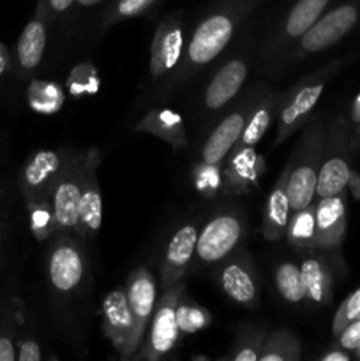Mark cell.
<instances>
[{"label": "cell", "instance_id": "1", "mask_svg": "<svg viewBox=\"0 0 360 361\" xmlns=\"http://www.w3.org/2000/svg\"><path fill=\"white\" fill-rule=\"evenodd\" d=\"M246 7H249V0H232L198 25L187 46V60L191 66H207L228 46Z\"/></svg>", "mask_w": 360, "mask_h": 361}, {"label": "cell", "instance_id": "2", "mask_svg": "<svg viewBox=\"0 0 360 361\" xmlns=\"http://www.w3.org/2000/svg\"><path fill=\"white\" fill-rule=\"evenodd\" d=\"M94 166H97V154L95 152H88L85 155H73L69 164L66 166L62 175L56 180L49 200H52L53 212H55L59 231L78 229L85 178Z\"/></svg>", "mask_w": 360, "mask_h": 361}, {"label": "cell", "instance_id": "3", "mask_svg": "<svg viewBox=\"0 0 360 361\" xmlns=\"http://www.w3.org/2000/svg\"><path fill=\"white\" fill-rule=\"evenodd\" d=\"M184 286L175 284L164 289L159 303H155L152 328L147 342L138 356L143 360H159L168 355L179 341V324H176V305L182 298Z\"/></svg>", "mask_w": 360, "mask_h": 361}, {"label": "cell", "instance_id": "4", "mask_svg": "<svg viewBox=\"0 0 360 361\" xmlns=\"http://www.w3.org/2000/svg\"><path fill=\"white\" fill-rule=\"evenodd\" d=\"M71 157L73 154L67 150H39L32 155L21 171V190L27 201L49 200L53 187Z\"/></svg>", "mask_w": 360, "mask_h": 361}, {"label": "cell", "instance_id": "5", "mask_svg": "<svg viewBox=\"0 0 360 361\" xmlns=\"http://www.w3.org/2000/svg\"><path fill=\"white\" fill-rule=\"evenodd\" d=\"M244 235V222L235 214H221L212 219L198 235L196 256L201 263H217L228 257Z\"/></svg>", "mask_w": 360, "mask_h": 361}, {"label": "cell", "instance_id": "6", "mask_svg": "<svg viewBox=\"0 0 360 361\" xmlns=\"http://www.w3.org/2000/svg\"><path fill=\"white\" fill-rule=\"evenodd\" d=\"M102 330L116 349L120 358L127 360L136 355L134 344V321L127 303L126 289H113L102 302Z\"/></svg>", "mask_w": 360, "mask_h": 361}, {"label": "cell", "instance_id": "7", "mask_svg": "<svg viewBox=\"0 0 360 361\" xmlns=\"http://www.w3.org/2000/svg\"><path fill=\"white\" fill-rule=\"evenodd\" d=\"M359 20V9L352 4H344L325 16H321L306 34L300 37V49L304 53H318L341 41Z\"/></svg>", "mask_w": 360, "mask_h": 361}, {"label": "cell", "instance_id": "8", "mask_svg": "<svg viewBox=\"0 0 360 361\" xmlns=\"http://www.w3.org/2000/svg\"><path fill=\"white\" fill-rule=\"evenodd\" d=\"M307 148L302 147L296 152L292 166H288V180H286V192H288L289 208L299 212L313 203L316 196L318 182V157L313 145L306 140Z\"/></svg>", "mask_w": 360, "mask_h": 361}, {"label": "cell", "instance_id": "9", "mask_svg": "<svg viewBox=\"0 0 360 361\" xmlns=\"http://www.w3.org/2000/svg\"><path fill=\"white\" fill-rule=\"evenodd\" d=\"M184 51V30L180 14L166 18L155 30L150 44V74L164 76L179 63Z\"/></svg>", "mask_w": 360, "mask_h": 361}, {"label": "cell", "instance_id": "10", "mask_svg": "<svg viewBox=\"0 0 360 361\" xmlns=\"http://www.w3.org/2000/svg\"><path fill=\"white\" fill-rule=\"evenodd\" d=\"M126 295L134 321V344L140 348L141 338L155 309V279L147 267H140L131 271Z\"/></svg>", "mask_w": 360, "mask_h": 361}, {"label": "cell", "instance_id": "11", "mask_svg": "<svg viewBox=\"0 0 360 361\" xmlns=\"http://www.w3.org/2000/svg\"><path fill=\"white\" fill-rule=\"evenodd\" d=\"M48 274L52 286L60 293H71L80 286L85 274V261L76 243L62 238L53 247Z\"/></svg>", "mask_w": 360, "mask_h": 361}, {"label": "cell", "instance_id": "12", "mask_svg": "<svg viewBox=\"0 0 360 361\" xmlns=\"http://www.w3.org/2000/svg\"><path fill=\"white\" fill-rule=\"evenodd\" d=\"M325 81H306V83L299 85L295 94L289 97L282 108L281 116H279V129L277 136H275L274 147L284 143L296 129L304 123L314 106L320 101L321 94H323Z\"/></svg>", "mask_w": 360, "mask_h": 361}, {"label": "cell", "instance_id": "13", "mask_svg": "<svg viewBox=\"0 0 360 361\" xmlns=\"http://www.w3.org/2000/svg\"><path fill=\"white\" fill-rule=\"evenodd\" d=\"M198 235H200V231H198L196 226L187 224L176 229L175 235L172 236L168 247H166L164 259H162L161 267V279L164 289L179 284L180 279L184 277L186 270L189 268L191 259L196 252Z\"/></svg>", "mask_w": 360, "mask_h": 361}, {"label": "cell", "instance_id": "14", "mask_svg": "<svg viewBox=\"0 0 360 361\" xmlns=\"http://www.w3.org/2000/svg\"><path fill=\"white\" fill-rule=\"evenodd\" d=\"M221 286L233 302L254 309L258 305V282L253 261L246 254L232 257L221 270Z\"/></svg>", "mask_w": 360, "mask_h": 361}, {"label": "cell", "instance_id": "15", "mask_svg": "<svg viewBox=\"0 0 360 361\" xmlns=\"http://www.w3.org/2000/svg\"><path fill=\"white\" fill-rule=\"evenodd\" d=\"M265 164L253 147L235 148L229 164L222 171V189L228 192H247L258 185Z\"/></svg>", "mask_w": 360, "mask_h": 361}, {"label": "cell", "instance_id": "16", "mask_svg": "<svg viewBox=\"0 0 360 361\" xmlns=\"http://www.w3.org/2000/svg\"><path fill=\"white\" fill-rule=\"evenodd\" d=\"M344 201L341 194L330 197H320L314 207V221H316V247L330 249L342 238L346 226Z\"/></svg>", "mask_w": 360, "mask_h": 361}, {"label": "cell", "instance_id": "17", "mask_svg": "<svg viewBox=\"0 0 360 361\" xmlns=\"http://www.w3.org/2000/svg\"><path fill=\"white\" fill-rule=\"evenodd\" d=\"M246 113H232L214 129V133L205 141L201 159L205 164H221L226 155L235 148L236 141L242 136L246 127Z\"/></svg>", "mask_w": 360, "mask_h": 361}, {"label": "cell", "instance_id": "18", "mask_svg": "<svg viewBox=\"0 0 360 361\" xmlns=\"http://www.w3.org/2000/svg\"><path fill=\"white\" fill-rule=\"evenodd\" d=\"M247 78V66L242 60H232L222 66L205 92V104L210 109H219L228 104Z\"/></svg>", "mask_w": 360, "mask_h": 361}, {"label": "cell", "instance_id": "19", "mask_svg": "<svg viewBox=\"0 0 360 361\" xmlns=\"http://www.w3.org/2000/svg\"><path fill=\"white\" fill-rule=\"evenodd\" d=\"M46 14L37 9L18 39L16 59L23 73H30L41 63L46 48Z\"/></svg>", "mask_w": 360, "mask_h": 361}, {"label": "cell", "instance_id": "20", "mask_svg": "<svg viewBox=\"0 0 360 361\" xmlns=\"http://www.w3.org/2000/svg\"><path fill=\"white\" fill-rule=\"evenodd\" d=\"M286 180H288V168L284 169L281 178L275 182L274 189L267 200V207H265L263 229L261 231L268 242L281 240L286 235V228H288L292 208H289L288 192H286Z\"/></svg>", "mask_w": 360, "mask_h": 361}, {"label": "cell", "instance_id": "21", "mask_svg": "<svg viewBox=\"0 0 360 361\" xmlns=\"http://www.w3.org/2000/svg\"><path fill=\"white\" fill-rule=\"evenodd\" d=\"M141 133H148L152 136L164 140L173 148L180 150L187 145L186 129H184V120L179 113L173 109H152L145 115V118L136 127Z\"/></svg>", "mask_w": 360, "mask_h": 361}, {"label": "cell", "instance_id": "22", "mask_svg": "<svg viewBox=\"0 0 360 361\" xmlns=\"http://www.w3.org/2000/svg\"><path fill=\"white\" fill-rule=\"evenodd\" d=\"M97 166L90 168L85 178L83 192L80 203V222H78V235L94 236L99 231L102 222V197L97 182Z\"/></svg>", "mask_w": 360, "mask_h": 361}, {"label": "cell", "instance_id": "23", "mask_svg": "<svg viewBox=\"0 0 360 361\" xmlns=\"http://www.w3.org/2000/svg\"><path fill=\"white\" fill-rule=\"evenodd\" d=\"M300 275H302L306 298L314 303H327L330 300V274L321 259L316 257H306L300 264Z\"/></svg>", "mask_w": 360, "mask_h": 361}, {"label": "cell", "instance_id": "24", "mask_svg": "<svg viewBox=\"0 0 360 361\" xmlns=\"http://www.w3.org/2000/svg\"><path fill=\"white\" fill-rule=\"evenodd\" d=\"M330 0H299L289 9L284 20V35L288 39H299L316 23L327 9Z\"/></svg>", "mask_w": 360, "mask_h": 361}, {"label": "cell", "instance_id": "25", "mask_svg": "<svg viewBox=\"0 0 360 361\" xmlns=\"http://www.w3.org/2000/svg\"><path fill=\"white\" fill-rule=\"evenodd\" d=\"M352 180V173H349V166L344 159L341 157H330L321 164L320 171H318V182H316V196L318 197H330L337 196Z\"/></svg>", "mask_w": 360, "mask_h": 361}, {"label": "cell", "instance_id": "26", "mask_svg": "<svg viewBox=\"0 0 360 361\" xmlns=\"http://www.w3.org/2000/svg\"><path fill=\"white\" fill-rule=\"evenodd\" d=\"M279 97L275 94L268 95L260 106H258L256 111L249 116V120L246 122V127L242 130V136L236 141V148H246V147H254L261 137L265 136V133L270 127L272 118H274V113L277 109Z\"/></svg>", "mask_w": 360, "mask_h": 361}, {"label": "cell", "instance_id": "27", "mask_svg": "<svg viewBox=\"0 0 360 361\" xmlns=\"http://www.w3.org/2000/svg\"><path fill=\"white\" fill-rule=\"evenodd\" d=\"M286 240L296 249H313L316 247V221L314 207L309 204L299 212H293L286 228Z\"/></svg>", "mask_w": 360, "mask_h": 361}, {"label": "cell", "instance_id": "28", "mask_svg": "<svg viewBox=\"0 0 360 361\" xmlns=\"http://www.w3.org/2000/svg\"><path fill=\"white\" fill-rule=\"evenodd\" d=\"M300 358V342L289 331L279 330L267 337L261 361H296Z\"/></svg>", "mask_w": 360, "mask_h": 361}, {"label": "cell", "instance_id": "29", "mask_svg": "<svg viewBox=\"0 0 360 361\" xmlns=\"http://www.w3.org/2000/svg\"><path fill=\"white\" fill-rule=\"evenodd\" d=\"M275 288L279 295L289 303H299L306 298V289H304L300 267H296L292 261H284L275 268Z\"/></svg>", "mask_w": 360, "mask_h": 361}, {"label": "cell", "instance_id": "30", "mask_svg": "<svg viewBox=\"0 0 360 361\" xmlns=\"http://www.w3.org/2000/svg\"><path fill=\"white\" fill-rule=\"evenodd\" d=\"M28 214H30V228L37 240H46L49 235L59 231L55 221L53 204L48 197L44 200L28 201Z\"/></svg>", "mask_w": 360, "mask_h": 361}, {"label": "cell", "instance_id": "31", "mask_svg": "<svg viewBox=\"0 0 360 361\" xmlns=\"http://www.w3.org/2000/svg\"><path fill=\"white\" fill-rule=\"evenodd\" d=\"M30 104L41 113H55L62 108L66 95L62 88L52 81H37L30 87Z\"/></svg>", "mask_w": 360, "mask_h": 361}, {"label": "cell", "instance_id": "32", "mask_svg": "<svg viewBox=\"0 0 360 361\" xmlns=\"http://www.w3.org/2000/svg\"><path fill=\"white\" fill-rule=\"evenodd\" d=\"M212 323V316L208 310L203 307L196 305V303L182 302L180 298L179 305H176V324H179V331L187 335H193L207 328Z\"/></svg>", "mask_w": 360, "mask_h": 361}, {"label": "cell", "instance_id": "33", "mask_svg": "<svg viewBox=\"0 0 360 361\" xmlns=\"http://www.w3.org/2000/svg\"><path fill=\"white\" fill-rule=\"evenodd\" d=\"M97 71L90 66V63H83L78 66L76 69L71 73L69 78V90L71 94L80 97V95H92L97 92Z\"/></svg>", "mask_w": 360, "mask_h": 361}, {"label": "cell", "instance_id": "34", "mask_svg": "<svg viewBox=\"0 0 360 361\" xmlns=\"http://www.w3.org/2000/svg\"><path fill=\"white\" fill-rule=\"evenodd\" d=\"M194 182H196L198 190L203 196H215L219 189H222V171L219 164H201L194 171Z\"/></svg>", "mask_w": 360, "mask_h": 361}, {"label": "cell", "instance_id": "35", "mask_svg": "<svg viewBox=\"0 0 360 361\" xmlns=\"http://www.w3.org/2000/svg\"><path fill=\"white\" fill-rule=\"evenodd\" d=\"M157 2L159 0H116L113 9L106 16V25H113L120 20H126V18L140 16Z\"/></svg>", "mask_w": 360, "mask_h": 361}, {"label": "cell", "instance_id": "36", "mask_svg": "<svg viewBox=\"0 0 360 361\" xmlns=\"http://www.w3.org/2000/svg\"><path fill=\"white\" fill-rule=\"evenodd\" d=\"M356 319H360V289H356L353 295H349L344 300V303L339 307L337 314L334 317V326H332V330H334L335 335H339L349 323H353Z\"/></svg>", "mask_w": 360, "mask_h": 361}, {"label": "cell", "instance_id": "37", "mask_svg": "<svg viewBox=\"0 0 360 361\" xmlns=\"http://www.w3.org/2000/svg\"><path fill=\"white\" fill-rule=\"evenodd\" d=\"M339 344L342 345V349H348L353 351L360 345V319L349 323L344 330L339 334Z\"/></svg>", "mask_w": 360, "mask_h": 361}, {"label": "cell", "instance_id": "38", "mask_svg": "<svg viewBox=\"0 0 360 361\" xmlns=\"http://www.w3.org/2000/svg\"><path fill=\"white\" fill-rule=\"evenodd\" d=\"M73 2H76V0H39L37 9L42 11L48 20H52V18L66 13L73 6Z\"/></svg>", "mask_w": 360, "mask_h": 361}, {"label": "cell", "instance_id": "39", "mask_svg": "<svg viewBox=\"0 0 360 361\" xmlns=\"http://www.w3.org/2000/svg\"><path fill=\"white\" fill-rule=\"evenodd\" d=\"M41 348L32 341H23L20 344V349L16 353L18 361H41Z\"/></svg>", "mask_w": 360, "mask_h": 361}, {"label": "cell", "instance_id": "40", "mask_svg": "<svg viewBox=\"0 0 360 361\" xmlns=\"http://www.w3.org/2000/svg\"><path fill=\"white\" fill-rule=\"evenodd\" d=\"M261 351H263V345L260 348L258 344H247L240 351L233 353L229 358L235 361H258L261 358Z\"/></svg>", "mask_w": 360, "mask_h": 361}, {"label": "cell", "instance_id": "41", "mask_svg": "<svg viewBox=\"0 0 360 361\" xmlns=\"http://www.w3.org/2000/svg\"><path fill=\"white\" fill-rule=\"evenodd\" d=\"M16 360V348L7 335H0V361Z\"/></svg>", "mask_w": 360, "mask_h": 361}, {"label": "cell", "instance_id": "42", "mask_svg": "<svg viewBox=\"0 0 360 361\" xmlns=\"http://www.w3.org/2000/svg\"><path fill=\"white\" fill-rule=\"evenodd\" d=\"M9 63H11L9 51H7L6 46L0 44V76H2L7 69H9Z\"/></svg>", "mask_w": 360, "mask_h": 361}, {"label": "cell", "instance_id": "43", "mask_svg": "<svg viewBox=\"0 0 360 361\" xmlns=\"http://www.w3.org/2000/svg\"><path fill=\"white\" fill-rule=\"evenodd\" d=\"M348 358L349 356L348 355H344V353H328V355H325L323 358V361H348Z\"/></svg>", "mask_w": 360, "mask_h": 361}, {"label": "cell", "instance_id": "44", "mask_svg": "<svg viewBox=\"0 0 360 361\" xmlns=\"http://www.w3.org/2000/svg\"><path fill=\"white\" fill-rule=\"evenodd\" d=\"M99 2H102V0H76L78 6H81V7H92V6H97Z\"/></svg>", "mask_w": 360, "mask_h": 361}, {"label": "cell", "instance_id": "45", "mask_svg": "<svg viewBox=\"0 0 360 361\" xmlns=\"http://www.w3.org/2000/svg\"><path fill=\"white\" fill-rule=\"evenodd\" d=\"M353 118H355V122H360V95H359V99L355 101V108H353Z\"/></svg>", "mask_w": 360, "mask_h": 361}, {"label": "cell", "instance_id": "46", "mask_svg": "<svg viewBox=\"0 0 360 361\" xmlns=\"http://www.w3.org/2000/svg\"><path fill=\"white\" fill-rule=\"evenodd\" d=\"M356 349H359V355H360V345H359V348H356Z\"/></svg>", "mask_w": 360, "mask_h": 361}]
</instances>
